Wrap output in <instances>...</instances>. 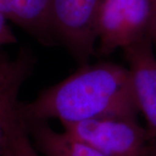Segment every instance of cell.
<instances>
[{
  "mask_svg": "<svg viewBox=\"0 0 156 156\" xmlns=\"http://www.w3.org/2000/svg\"><path fill=\"white\" fill-rule=\"evenodd\" d=\"M51 0H0V11L44 46L56 44L50 23Z\"/></svg>",
  "mask_w": 156,
  "mask_h": 156,
  "instance_id": "obj_7",
  "label": "cell"
},
{
  "mask_svg": "<svg viewBox=\"0 0 156 156\" xmlns=\"http://www.w3.org/2000/svg\"><path fill=\"white\" fill-rule=\"evenodd\" d=\"M103 0H51L50 23L61 44L80 66L96 54L97 23Z\"/></svg>",
  "mask_w": 156,
  "mask_h": 156,
  "instance_id": "obj_3",
  "label": "cell"
},
{
  "mask_svg": "<svg viewBox=\"0 0 156 156\" xmlns=\"http://www.w3.org/2000/svg\"><path fill=\"white\" fill-rule=\"evenodd\" d=\"M36 58L23 47L11 60V66L0 85V156H10V127L18 110L19 91L33 73Z\"/></svg>",
  "mask_w": 156,
  "mask_h": 156,
  "instance_id": "obj_6",
  "label": "cell"
},
{
  "mask_svg": "<svg viewBox=\"0 0 156 156\" xmlns=\"http://www.w3.org/2000/svg\"><path fill=\"white\" fill-rule=\"evenodd\" d=\"M25 118L61 123L101 117H137L139 107L128 67L110 62L86 64L62 82L19 102Z\"/></svg>",
  "mask_w": 156,
  "mask_h": 156,
  "instance_id": "obj_1",
  "label": "cell"
},
{
  "mask_svg": "<svg viewBox=\"0 0 156 156\" xmlns=\"http://www.w3.org/2000/svg\"><path fill=\"white\" fill-rule=\"evenodd\" d=\"M152 2V18L148 30V37L153 42L156 50V0H151Z\"/></svg>",
  "mask_w": 156,
  "mask_h": 156,
  "instance_id": "obj_11",
  "label": "cell"
},
{
  "mask_svg": "<svg viewBox=\"0 0 156 156\" xmlns=\"http://www.w3.org/2000/svg\"><path fill=\"white\" fill-rule=\"evenodd\" d=\"M151 18V0H103L97 23L96 54L106 57L147 37Z\"/></svg>",
  "mask_w": 156,
  "mask_h": 156,
  "instance_id": "obj_4",
  "label": "cell"
},
{
  "mask_svg": "<svg viewBox=\"0 0 156 156\" xmlns=\"http://www.w3.org/2000/svg\"><path fill=\"white\" fill-rule=\"evenodd\" d=\"M147 36L123 50L134 86L140 112L145 117L147 130L156 138V54Z\"/></svg>",
  "mask_w": 156,
  "mask_h": 156,
  "instance_id": "obj_5",
  "label": "cell"
},
{
  "mask_svg": "<svg viewBox=\"0 0 156 156\" xmlns=\"http://www.w3.org/2000/svg\"><path fill=\"white\" fill-rule=\"evenodd\" d=\"M10 156H39L17 111L10 127Z\"/></svg>",
  "mask_w": 156,
  "mask_h": 156,
  "instance_id": "obj_9",
  "label": "cell"
},
{
  "mask_svg": "<svg viewBox=\"0 0 156 156\" xmlns=\"http://www.w3.org/2000/svg\"><path fill=\"white\" fill-rule=\"evenodd\" d=\"M153 156H156V154H154V155Z\"/></svg>",
  "mask_w": 156,
  "mask_h": 156,
  "instance_id": "obj_13",
  "label": "cell"
},
{
  "mask_svg": "<svg viewBox=\"0 0 156 156\" xmlns=\"http://www.w3.org/2000/svg\"><path fill=\"white\" fill-rule=\"evenodd\" d=\"M7 18L0 11V48L4 45L17 44V38L7 23Z\"/></svg>",
  "mask_w": 156,
  "mask_h": 156,
  "instance_id": "obj_10",
  "label": "cell"
},
{
  "mask_svg": "<svg viewBox=\"0 0 156 156\" xmlns=\"http://www.w3.org/2000/svg\"><path fill=\"white\" fill-rule=\"evenodd\" d=\"M64 131L104 156H147L152 138L137 117L108 116L62 123Z\"/></svg>",
  "mask_w": 156,
  "mask_h": 156,
  "instance_id": "obj_2",
  "label": "cell"
},
{
  "mask_svg": "<svg viewBox=\"0 0 156 156\" xmlns=\"http://www.w3.org/2000/svg\"><path fill=\"white\" fill-rule=\"evenodd\" d=\"M22 118L35 148L44 156H104L67 132L54 130L48 121Z\"/></svg>",
  "mask_w": 156,
  "mask_h": 156,
  "instance_id": "obj_8",
  "label": "cell"
},
{
  "mask_svg": "<svg viewBox=\"0 0 156 156\" xmlns=\"http://www.w3.org/2000/svg\"><path fill=\"white\" fill-rule=\"evenodd\" d=\"M11 62V60L8 56L0 53V85L3 83L6 74L10 69Z\"/></svg>",
  "mask_w": 156,
  "mask_h": 156,
  "instance_id": "obj_12",
  "label": "cell"
}]
</instances>
